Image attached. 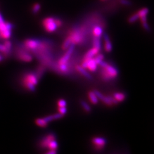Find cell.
I'll use <instances>...</instances> for the list:
<instances>
[{
  "label": "cell",
  "instance_id": "obj_1",
  "mask_svg": "<svg viewBox=\"0 0 154 154\" xmlns=\"http://www.w3.org/2000/svg\"><path fill=\"white\" fill-rule=\"evenodd\" d=\"M118 74V70L114 66L108 65L106 68H103L102 71V75L105 81H109L115 78Z\"/></svg>",
  "mask_w": 154,
  "mask_h": 154
},
{
  "label": "cell",
  "instance_id": "obj_2",
  "mask_svg": "<svg viewBox=\"0 0 154 154\" xmlns=\"http://www.w3.org/2000/svg\"><path fill=\"white\" fill-rule=\"evenodd\" d=\"M69 37H70L72 43L76 44H79L83 41V31L81 29L75 28L73 30L71 31L69 33Z\"/></svg>",
  "mask_w": 154,
  "mask_h": 154
},
{
  "label": "cell",
  "instance_id": "obj_3",
  "mask_svg": "<svg viewBox=\"0 0 154 154\" xmlns=\"http://www.w3.org/2000/svg\"><path fill=\"white\" fill-rule=\"evenodd\" d=\"M42 25L45 30L48 33H53L58 28L56 23L55 18L53 17H48L45 18L42 21Z\"/></svg>",
  "mask_w": 154,
  "mask_h": 154
},
{
  "label": "cell",
  "instance_id": "obj_4",
  "mask_svg": "<svg viewBox=\"0 0 154 154\" xmlns=\"http://www.w3.org/2000/svg\"><path fill=\"white\" fill-rule=\"evenodd\" d=\"M16 57L17 59L25 62H30L32 61L33 57L28 52L27 50L18 49L16 53Z\"/></svg>",
  "mask_w": 154,
  "mask_h": 154
},
{
  "label": "cell",
  "instance_id": "obj_5",
  "mask_svg": "<svg viewBox=\"0 0 154 154\" xmlns=\"http://www.w3.org/2000/svg\"><path fill=\"white\" fill-rule=\"evenodd\" d=\"M75 46V45L74 44H73V43L71 44V45L69 46V48L66 50V53L62 57V58L60 59H59V60L58 62V65L66 63L69 62V59L71 57V56L72 55L74 50Z\"/></svg>",
  "mask_w": 154,
  "mask_h": 154
},
{
  "label": "cell",
  "instance_id": "obj_6",
  "mask_svg": "<svg viewBox=\"0 0 154 154\" xmlns=\"http://www.w3.org/2000/svg\"><path fill=\"white\" fill-rule=\"evenodd\" d=\"M97 63L94 58L91 59L83 60L81 66L84 69H88L90 71H95L97 69Z\"/></svg>",
  "mask_w": 154,
  "mask_h": 154
},
{
  "label": "cell",
  "instance_id": "obj_7",
  "mask_svg": "<svg viewBox=\"0 0 154 154\" xmlns=\"http://www.w3.org/2000/svg\"><path fill=\"white\" fill-rule=\"evenodd\" d=\"M22 80L32 83L36 86L38 83L39 79L34 72H28L26 73L23 77Z\"/></svg>",
  "mask_w": 154,
  "mask_h": 154
},
{
  "label": "cell",
  "instance_id": "obj_8",
  "mask_svg": "<svg viewBox=\"0 0 154 154\" xmlns=\"http://www.w3.org/2000/svg\"><path fill=\"white\" fill-rule=\"evenodd\" d=\"M39 40L37 39H26L24 42V46L27 49V50H34L36 48H37Z\"/></svg>",
  "mask_w": 154,
  "mask_h": 154
},
{
  "label": "cell",
  "instance_id": "obj_9",
  "mask_svg": "<svg viewBox=\"0 0 154 154\" xmlns=\"http://www.w3.org/2000/svg\"><path fill=\"white\" fill-rule=\"evenodd\" d=\"M55 139H56V135L55 134H54L53 133L49 134L48 135H46V136H45L42 139V141H41L40 144H40V146L42 148H47V147H48L49 143L50 142V141H51L53 140H55Z\"/></svg>",
  "mask_w": 154,
  "mask_h": 154
},
{
  "label": "cell",
  "instance_id": "obj_10",
  "mask_svg": "<svg viewBox=\"0 0 154 154\" xmlns=\"http://www.w3.org/2000/svg\"><path fill=\"white\" fill-rule=\"evenodd\" d=\"M103 37L105 42V50L107 52H110L112 51L113 49V45L111 42V40L110 39V37L106 33H103Z\"/></svg>",
  "mask_w": 154,
  "mask_h": 154
},
{
  "label": "cell",
  "instance_id": "obj_11",
  "mask_svg": "<svg viewBox=\"0 0 154 154\" xmlns=\"http://www.w3.org/2000/svg\"><path fill=\"white\" fill-rule=\"evenodd\" d=\"M94 91L96 95L97 96V97L98 98V99H101L102 101H103L105 103H106L108 106H112L113 105V103L111 102V101L110 100L108 96H104L98 90H94Z\"/></svg>",
  "mask_w": 154,
  "mask_h": 154
},
{
  "label": "cell",
  "instance_id": "obj_12",
  "mask_svg": "<svg viewBox=\"0 0 154 154\" xmlns=\"http://www.w3.org/2000/svg\"><path fill=\"white\" fill-rule=\"evenodd\" d=\"M99 50H98L97 49L93 47V48H92L91 49H90L86 53V54L84 56L83 60H87V59H91V58H94L96 54L99 53Z\"/></svg>",
  "mask_w": 154,
  "mask_h": 154
},
{
  "label": "cell",
  "instance_id": "obj_13",
  "mask_svg": "<svg viewBox=\"0 0 154 154\" xmlns=\"http://www.w3.org/2000/svg\"><path fill=\"white\" fill-rule=\"evenodd\" d=\"M75 69L77 71H78L79 72H80L82 75L85 77L86 78H87L89 79H93V77L91 75V74L86 71L85 70V69L82 68L81 66L77 65V66H76Z\"/></svg>",
  "mask_w": 154,
  "mask_h": 154
},
{
  "label": "cell",
  "instance_id": "obj_14",
  "mask_svg": "<svg viewBox=\"0 0 154 154\" xmlns=\"http://www.w3.org/2000/svg\"><path fill=\"white\" fill-rule=\"evenodd\" d=\"M92 142L95 146H104L107 142L106 140L103 138H94L93 139Z\"/></svg>",
  "mask_w": 154,
  "mask_h": 154
},
{
  "label": "cell",
  "instance_id": "obj_15",
  "mask_svg": "<svg viewBox=\"0 0 154 154\" xmlns=\"http://www.w3.org/2000/svg\"><path fill=\"white\" fill-rule=\"evenodd\" d=\"M63 117V115H62L61 114L57 113V114H55L53 115H49L48 117H46L44 118V119L49 123V122H50L53 120L62 118Z\"/></svg>",
  "mask_w": 154,
  "mask_h": 154
},
{
  "label": "cell",
  "instance_id": "obj_16",
  "mask_svg": "<svg viewBox=\"0 0 154 154\" xmlns=\"http://www.w3.org/2000/svg\"><path fill=\"white\" fill-rule=\"evenodd\" d=\"M12 35V30L9 29H6L2 32H0V36L1 38L4 39H9Z\"/></svg>",
  "mask_w": 154,
  "mask_h": 154
},
{
  "label": "cell",
  "instance_id": "obj_17",
  "mask_svg": "<svg viewBox=\"0 0 154 154\" xmlns=\"http://www.w3.org/2000/svg\"><path fill=\"white\" fill-rule=\"evenodd\" d=\"M93 34L94 37H101V36L103 35V29L102 27L99 26H95V27L93 29Z\"/></svg>",
  "mask_w": 154,
  "mask_h": 154
},
{
  "label": "cell",
  "instance_id": "obj_18",
  "mask_svg": "<svg viewBox=\"0 0 154 154\" xmlns=\"http://www.w3.org/2000/svg\"><path fill=\"white\" fill-rule=\"evenodd\" d=\"M88 96L91 102L94 105H96L98 102V98L95 94L94 91H90L88 93Z\"/></svg>",
  "mask_w": 154,
  "mask_h": 154
},
{
  "label": "cell",
  "instance_id": "obj_19",
  "mask_svg": "<svg viewBox=\"0 0 154 154\" xmlns=\"http://www.w3.org/2000/svg\"><path fill=\"white\" fill-rule=\"evenodd\" d=\"M4 45L5 46L6 50V52L4 57H7L11 53V50H12V42L9 40L6 39V41H5Z\"/></svg>",
  "mask_w": 154,
  "mask_h": 154
},
{
  "label": "cell",
  "instance_id": "obj_20",
  "mask_svg": "<svg viewBox=\"0 0 154 154\" xmlns=\"http://www.w3.org/2000/svg\"><path fill=\"white\" fill-rule=\"evenodd\" d=\"M71 44H72V42H71V38L69 36H68L65 39V40L63 41L62 45V49L64 50H66L71 45Z\"/></svg>",
  "mask_w": 154,
  "mask_h": 154
},
{
  "label": "cell",
  "instance_id": "obj_21",
  "mask_svg": "<svg viewBox=\"0 0 154 154\" xmlns=\"http://www.w3.org/2000/svg\"><path fill=\"white\" fill-rule=\"evenodd\" d=\"M35 122L38 126L41 127H46L48 124V122H47L44 118L37 119Z\"/></svg>",
  "mask_w": 154,
  "mask_h": 154
},
{
  "label": "cell",
  "instance_id": "obj_22",
  "mask_svg": "<svg viewBox=\"0 0 154 154\" xmlns=\"http://www.w3.org/2000/svg\"><path fill=\"white\" fill-rule=\"evenodd\" d=\"M93 46L94 48L97 49L98 50H101V41L100 37H94L93 39Z\"/></svg>",
  "mask_w": 154,
  "mask_h": 154
},
{
  "label": "cell",
  "instance_id": "obj_23",
  "mask_svg": "<svg viewBox=\"0 0 154 154\" xmlns=\"http://www.w3.org/2000/svg\"><path fill=\"white\" fill-rule=\"evenodd\" d=\"M139 19V15L137 13H136L132 14L130 17H129V18L127 20V21L129 24H134L136 21H138Z\"/></svg>",
  "mask_w": 154,
  "mask_h": 154
},
{
  "label": "cell",
  "instance_id": "obj_24",
  "mask_svg": "<svg viewBox=\"0 0 154 154\" xmlns=\"http://www.w3.org/2000/svg\"><path fill=\"white\" fill-rule=\"evenodd\" d=\"M47 148L49 150H57L58 148V143L55 140H53L50 141L48 144Z\"/></svg>",
  "mask_w": 154,
  "mask_h": 154
},
{
  "label": "cell",
  "instance_id": "obj_25",
  "mask_svg": "<svg viewBox=\"0 0 154 154\" xmlns=\"http://www.w3.org/2000/svg\"><path fill=\"white\" fill-rule=\"evenodd\" d=\"M149 12V9L147 8H143L142 9H141V10H139L138 12H137V13L139 15V18L141 17H144V16H147L148 13Z\"/></svg>",
  "mask_w": 154,
  "mask_h": 154
},
{
  "label": "cell",
  "instance_id": "obj_26",
  "mask_svg": "<svg viewBox=\"0 0 154 154\" xmlns=\"http://www.w3.org/2000/svg\"><path fill=\"white\" fill-rule=\"evenodd\" d=\"M113 96L118 102L123 101L126 98V95H124L123 93H114V95H113Z\"/></svg>",
  "mask_w": 154,
  "mask_h": 154
},
{
  "label": "cell",
  "instance_id": "obj_27",
  "mask_svg": "<svg viewBox=\"0 0 154 154\" xmlns=\"http://www.w3.org/2000/svg\"><path fill=\"white\" fill-rule=\"evenodd\" d=\"M41 8V5L39 3H36L33 5V6L32 7V12L34 14H36L40 11Z\"/></svg>",
  "mask_w": 154,
  "mask_h": 154
},
{
  "label": "cell",
  "instance_id": "obj_28",
  "mask_svg": "<svg viewBox=\"0 0 154 154\" xmlns=\"http://www.w3.org/2000/svg\"><path fill=\"white\" fill-rule=\"evenodd\" d=\"M44 71H45V68L44 66H39L35 74L39 79L42 76Z\"/></svg>",
  "mask_w": 154,
  "mask_h": 154
},
{
  "label": "cell",
  "instance_id": "obj_29",
  "mask_svg": "<svg viewBox=\"0 0 154 154\" xmlns=\"http://www.w3.org/2000/svg\"><path fill=\"white\" fill-rule=\"evenodd\" d=\"M81 105L82 107L84 108V110L87 111V112H90L91 111V107L87 103H86V102L83 101H81Z\"/></svg>",
  "mask_w": 154,
  "mask_h": 154
},
{
  "label": "cell",
  "instance_id": "obj_30",
  "mask_svg": "<svg viewBox=\"0 0 154 154\" xmlns=\"http://www.w3.org/2000/svg\"><path fill=\"white\" fill-rule=\"evenodd\" d=\"M104 58V56L102 54H96L95 56V57L94 58V59L95 60L96 63L98 65L102 60H103V59Z\"/></svg>",
  "mask_w": 154,
  "mask_h": 154
},
{
  "label": "cell",
  "instance_id": "obj_31",
  "mask_svg": "<svg viewBox=\"0 0 154 154\" xmlns=\"http://www.w3.org/2000/svg\"><path fill=\"white\" fill-rule=\"evenodd\" d=\"M142 23V26L143 28L147 31V32H150L151 31V29L150 27L149 26V25L147 23V21L146 22H143V23Z\"/></svg>",
  "mask_w": 154,
  "mask_h": 154
},
{
  "label": "cell",
  "instance_id": "obj_32",
  "mask_svg": "<svg viewBox=\"0 0 154 154\" xmlns=\"http://www.w3.org/2000/svg\"><path fill=\"white\" fill-rule=\"evenodd\" d=\"M120 4L124 6H130L132 3L130 0H119Z\"/></svg>",
  "mask_w": 154,
  "mask_h": 154
},
{
  "label": "cell",
  "instance_id": "obj_33",
  "mask_svg": "<svg viewBox=\"0 0 154 154\" xmlns=\"http://www.w3.org/2000/svg\"><path fill=\"white\" fill-rule=\"evenodd\" d=\"M58 112L62 115H64L67 113V108L66 107H58Z\"/></svg>",
  "mask_w": 154,
  "mask_h": 154
},
{
  "label": "cell",
  "instance_id": "obj_34",
  "mask_svg": "<svg viewBox=\"0 0 154 154\" xmlns=\"http://www.w3.org/2000/svg\"><path fill=\"white\" fill-rule=\"evenodd\" d=\"M66 105H67L66 101L64 99H60L58 101V107H66Z\"/></svg>",
  "mask_w": 154,
  "mask_h": 154
},
{
  "label": "cell",
  "instance_id": "obj_35",
  "mask_svg": "<svg viewBox=\"0 0 154 154\" xmlns=\"http://www.w3.org/2000/svg\"><path fill=\"white\" fill-rule=\"evenodd\" d=\"M110 100L111 101V102H112L113 105H117L118 103V101L114 97V96H108Z\"/></svg>",
  "mask_w": 154,
  "mask_h": 154
},
{
  "label": "cell",
  "instance_id": "obj_36",
  "mask_svg": "<svg viewBox=\"0 0 154 154\" xmlns=\"http://www.w3.org/2000/svg\"><path fill=\"white\" fill-rule=\"evenodd\" d=\"M98 65H100V66L101 67H102V68H106L107 66H108V63H107V62H105V61H103V60H102Z\"/></svg>",
  "mask_w": 154,
  "mask_h": 154
},
{
  "label": "cell",
  "instance_id": "obj_37",
  "mask_svg": "<svg viewBox=\"0 0 154 154\" xmlns=\"http://www.w3.org/2000/svg\"><path fill=\"white\" fill-rule=\"evenodd\" d=\"M55 21H56V23L57 24L58 27H60L62 25V21L59 18H55Z\"/></svg>",
  "mask_w": 154,
  "mask_h": 154
},
{
  "label": "cell",
  "instance_id": "obj_38",
  "mask_svg": "<svg viewBox=\"0 0 154 154\" xmlns=\"http://www.w3.org/2000/svg\"><path fill=\"white\" fill-rule=\"evenodd\" d=\"M50 151L47 152L48 154H54L57 153V150H49Z\"/></svg>",
  "mask_w": 154,
  "mask_h": 154
},
{
  "label": "cell",
  "instance_id": "obj_39",
  "mask_svg": "<svg viewBox=\"0 0 154 154\" xmlns=\"http://www.w3.org/2000/svg\"><path fill=\"white\" fill-rule=\"evenodd\" d=\"M4 22V19H3V17H2V15H1V13H0V24L3 23Z\"/></svg>",
  "mask_w": 154,
  "mask_h": 154
},
{
  "label": "cell",
  "instance_id": "obj_40",
  "mask_svg": "<svg viewBox=\"0 0 154 154\" xmlns=\"http://www.w3.org/2000/svg\"><path fill=\"white\" fill-rule=\"evenodd\" d=\"M101 1H106V0H101Z\"/></svg>",
  "mask_w": 154,
  "mask_h": 154
},
{
  "label": "cell",
  "instance_id": "obj_41",
  "mask_svg": "<svg viewBox=\"0 0 154 154\" xmlns=\"http://www.w3.org/2000/svg\"><path fill=\"white\" fill-rule=\"evenodd\" d=\"M1 36H0V39H1Z\"/></svg>",
  "mask_w": 154,
  "mask_h": 154
}]
</instances>
